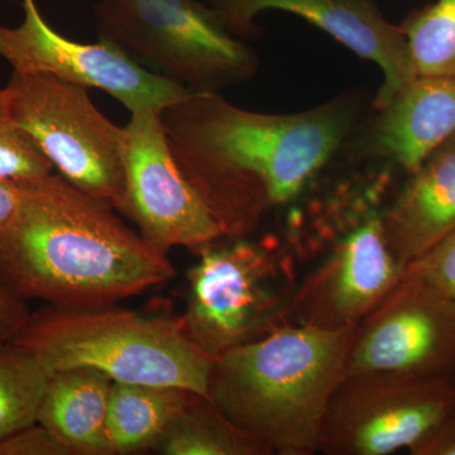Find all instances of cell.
<instances>
[{"instance_id":"2","label":"cell","mask_w":455,"mask_h":455,"mask_svg":"<svg viewBox=\"0 0 455 455\" xmlns=\"http://www.w3.org/2000/svg\"><path fill=\"white\" fill-rule=\"evenodd\" d=\"M0 227V281L20 298L71 309L108 307L175 276V267L109 203L60 173L17 182Z\"/></svg>"},{"instance_id":"16","label":"cell","mask_w":455,"mask_h":455,"mask_svg":"<svg viewBox=\"0 0 455 455\" xmlns=\"http://www.w3.org/2000/svg\"><path fill=\"white\" fill-rule=\"evenodd\" d=\"M113 381L89 367L50 373L37 423L65 443L73 454L109 455L107 415Z\"/></svg>"},{"instance_id":"23","label":"cell","mask_w":455,"mask_h":455,"mask_svg":"<svg viewBox=\"0 0 455 455\" xmlns=\"http://www.w3.org/2000/svg\"><path fill=\"white\" fill-rule=\"evenodd\" d=\"M0 455L74 454L52 431L40 423H35L0 440Z\"/></svg>"},{"instance_id":"9","label":"cell","mask_w":455,"mask_h":455,"mask_svg":"<svg viewBox=\"0 0 455 455\" xmlns=\"http://www.w3.org/2000/svg\"><path fill=\"white\" fill-rule=\"evenodd\" d=\"M455 407L451 379L346 376L326 411L319 451L387 455L411 451Z\"/></svg>"},{"instance_id":"11","label":"cell","mask_w":455,"mask_h":455,"mask_svg":"<svg viewBox=\"0 0 455 455\" xmlns=\"http://www.w3.org/2000/svg\"><path fill=\"white\" fill-rule=\"evenodd\" d=\"M163 110L131 113L124 127L125 187L119 212L160 252L175 247L196 251L224 235L173 157Z\"/></svg>"},{"instance_id":"20","label":"cell","mask_w":455,"mask_h":455,"mask_svg":"<svg viewBox=\"0 0 455 455\" xmlns=\"http://www.w3.org/2000/svg\"><path fill=\"white\" fill-rule=\"evenodd\" d=\"M400 27L416 76L455 80V0H435Z\"/></svg>"},{"instance_id":"14","label":"cell","mask_w":455,"mask_h":455,"mask_svg":"<svg viewBox=\"0 0 455 455\" xmlns=\"http://www.w3.org/2000/svg\"><path fill=\"white\" fill-rule=\"evenodd\" d=\"M379 112L368 134L371 154L415 172L455 136V80L415 76Z\"/></svg>"},{"instance_id":"10","label":"cell","mask_w":455,"mask_h":455,"mask_svg":"<svg viewBox=\"0 0 455 455\" xmlns=\"http://www.w3.org/2000/svg\"><path fill=\"white\" fill-rule=\"evenodd\" d=\"M454 373L455 309L405 268L396 286L355 326L346 376L453 379Z\"/></svg>"},{"instance_id":"26","label":"cell","mask_w":455,"mask_h":455,"mask_svg":"<svg viewBox=\"0 0 455 455\" xmlns=\"http://www.w3.org/2000/svg\"><path fill=\"white\" fill-rule=\"evenodd\" d=\"M18 200L17 182L0 180V227L13 214Z\"/></svg>"},{"instance_id":"24","label":"cell","mask_w":455,"mask_h":455,"mask_svg":"<svg viewBox=\"0 0 455 455\" xmlns=\"http://www.w3.org/2000/svg\"><path fill=\"white\" fill-rule=\"evenodd\" d=\"M31 314L25 299L0 281V346L14 339Z\"/></svg>"},{"instance_id":"25","label":"cell","mask_w":455,"mask_h":455,"mask_svg":"<svg viewBox=\"0 0 455 455\" xmlns=\"http://www.w3.org/2000/svg\"><path fill=\"white\" fill-rule=\"evenodd\" d=\"M412 455H455V407L410 451Z\"/></svg>"},{"instance_id":"27","label":"cell","mask_w":455,"mask_h":455,"mask_svg":"<svg viewBox=\"0 0 455 455\" xmlns=\"http://www.w3.org/2000/svg\"><path fill=\"white\" fill-rule=\"evenodd\" d=\"M453 379H454V383H455V373H454V377H453Z\"/></svg>"},{"instance_id":"3","label":"cell","mask_w":455,"mask_h":455,"mask_svg":"<svg viewBox=\"0 0 455 455\" xmlns=\"http://www.w3.org/2000/svg\"><path fill=\"white\" fill-rule=\"evenodd\" d=\"M355 331L283 323L215 358L208 398L266 453L315 454Z\"/></svg>"},{"instance_id":"4","label":"cell","mask_w":455,"mask_h":455,"mask_svg":"<svg viewBox=\"0 0 455 455\" xmlns=\"http://www.w3.org/2000/svg\"><path fill=\"white\" fill-rule=\"evenodd\" d=\"M12 343L49 373L89 367L113 382L169 386L209 397L215 358L188 339L179 317L147 316L116 305H47L31 314Z\"/></svg>"},{"instance_id":"6","label":"cell","mask_w":455,"mask_h":455,"mask_svg":"<svg viewBox=\"0 0 455 455\" xmlns=\"http://www.w3.org/2000/svg\"><path fill=\"white\" fill-rule=\"evenodd\" d=\"M220 239L197 248L187 309L179 316L188 339L214 358L286 323L292 300L287 266L274 248L245 236Z\"/></svg>"},{"instance_id":"12","label":"cell","mask_w":455,"mask_h":455,"mask_svg":"<svg viewBox=\"0 0 455 455\" xmlns=\"http://www.w3.org/2000/svg\"><path fill=\"white\" fill-rule=\"evenodd\" d=\"M17 27L0 25V57L22 74H49L112 95L131 113L164 109L191 94L163 75L151 73L109 44L68 40L42 17L36 0H23Z\"/></svg>"},{"instance_id":"18","label":"cell","mask_w":455,"mask_h":455,"mask_svg":"<svg viewBox=\"0 0 455 455\" xmlns=\"http://www.w3.org/2000/svg\"><path fill=\"white\" fill-rule=\"evenodd\" d=\"M155 451L164 455H266L209 398L196 396L172 421Z\"/></svg>"},{"instance_id":"21","label":"cell","mask_w":455,"mask_h":455,"mask_svg":"<svg viewBox=\"0 0 455 455\" xmlns=\"http://www.w3.org/2000/svg\"><path fill=\"white\" fill-rule=\"evenodd\" d=\"M53 164L12 116L11 95L0 89V180L29 181L53 172Z\"/></svg>"},{"instance_id":"15","label":"cell","mask_w":455,"mask_h":455,"mask_svg":"<svg viewBox=\"0 0 455 455\" xmlns=\"http://www.w3.org/2000/svg\"><path fill=\"white\" fill-rule=\"evenodd\" d=\"M410 175L383 212L386 238L403 268L455 230V136Z\"/></svg>"},{"instance_id":"19","label":"cell","mask_w":455,"mask_h":455,"mask_svg":"<svg viewBox=\"0 0 455 455\" xmlns=\"http://www.w3.org/2000/svg\"><path fill=\"white\" fill-rule=\"evenodd\" d=\"M50 373L17 344L0 346V440L37 423Z\"/></svg>"},{"instance_id":"5","label":"cell","mask_w":455,"mask_h":455,"mask_svg":"<svg viewBox=\"0 0 455 455\" xmlns=\"http://www.w3.org/2000/svg\"><path fill=\"white\" fill-rule=\"evenodd\" d=\"M99 40L191 92H220L253 79L256 51L228 29L223 18L197 0H97Z\"/></svg>"},{"instance_id":"17","label":"cell","mask_w":455,"mask_h":455,"mask_svg":"<svg viewBox=\"0 0 455 455\" xmlns=\"http://www.w3.org/2000/svg\"><path fill=\"white\" fill-rule=\"evenodd\" d=\"M196 396L200 395L169 386L113 382L106 427L109 454L155 449Z\"/></svg>"},{"instance_id":"7","label":"cell","mask_w":455,"mask_h":455,"mask_svg":"<svg viewBox=\"0 0 455 455\" xmlns=\"http://www.w3.org/2000/svg\"><path fill=\"white\" fill-rule=\"evenodd\" d=\"M14 121L62 178L121 211L124 127L92 103L88 89L49 74L13 71L8 85Z\"/></svg>"},{"instance_id":"1","label":"cell","mask_w":455,"mask_h":455,"mask_svg":"<svg viewBox=\"0 0 455 455\" xmlns=\"http://www.w3.org/2000/svg\"><path fill=\"white\" fill-rule=\"evenodd\" d=\"M173 157L224 238L247 236L292 202L355 130L358 103L340 95L304 112H253L220 92H191L161 112Z\"/></svg>"},{"instance_id":"13","label":"cell","mask_w":455,"mask_h":455,"mask_svg":"<svg viewBox=\"0 0 455 455\" xmlns=\"http://www.w3.org/2000/svg\"><path fill=\"white\" fill-rule=\"evenodd\" d=\"M236 37L256 35L254 20L267 11L295 14L316 26L355 55L379 66L381 88L374 109L381 110L416 76L405 35L388 22L373 0H208Z\"/></svg>"},{"instance_id":"22","label":"cell","mask_w":455,"mask_h":455,"mask_svg":"<svg viewBox=\"0 0 455 455\" xmlns=\"http://www.w3.org/2000/svg\"><path fill=\"white\" fill-rule=\"evenodd\" d=\"M405 268L424 278L455 309V230Z\"/></svg>"},{"instance_id":"8","label":"cell","mask_w":455,"mask_h":455,"mask_svg":"<svg viewBox=\"0 0 455 455\" xmlns=\"http://www.w3.org/2000/svg\"><path fill=\"white\" fill-rule=\"evenodd\" d=\"M376 187L335 218L334 247L293 293L289 316L316 328L340 331L357 326L396 286L403 268L392 253Z\"/></svg>"}]
</instances>
